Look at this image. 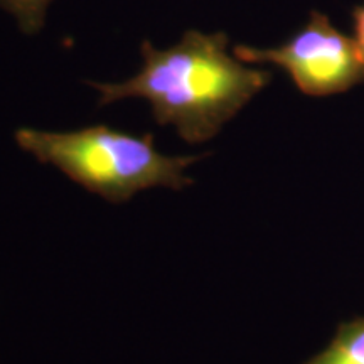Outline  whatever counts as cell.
Segmentation results:
<instances>
[{
	"instance_id": "cell-1",
	"label": "cell",
	"mask_w": 364,
	"mask_h": 364,
	"mask_svg": "<svg viewBox=\"0 0 364 364\" xmlns=\"http://www.w3.org/2000/svg\"><path fill=\"white\" fill-rule=\"evenodd\" d=\"M228 44L225 33L194 29L169 49L144 41V65L135 76L120 83L90 85L100 93V107L144 98L157 125H172L191 145L208 142L272 81V71L240 61L228 53Z\"/></svg>"
},
{
	"instance_id": "cell-2",
	"label": "cell",
	"mask_w": 364,
	"mask_h": 364,
	"mask_svg": "<svg viewBox=\"0 0 364 364\" xmlns=\"http://www.w3.org/2000/svg\"><path fill=\"white\" fill-rule=\"evenodd\" d=\"M16 142L41 164H49L90 193L122 204L150 188L181 191L193 184L184 174L204 156H164L154 135H134L108 125L73 132L19 129Z\"/></svg>"
},
{
	"instance_id": "cell-3",
	"label": "cell",
	"mask_w": 364,
	"mask_h": 364,
	"mask_svg": "<svg viewBox=\"0 0 364 364\" xmlns=\"http://www.w3.org/2000/svg\"><path fill=\"white\" fill-rule=\"evenodd\" d=\"M233 54L248 65L282 68L309 97L344 93L364 83V61L356 41L336 29L321 12H312L307 24L279 48L235 46Z\"/></svg>"
},
{
	"instance_id": "cell-4",
	"label": "cell",
	"mask_w": 364,
	"mask_h": 364,
	"mask_svg": "<svg viewBox=\"0 0 364 364\" xmlns=\"http://www.w3.org/2000/svg\"><path fill=\"white\" fill-rule=\"evenodd\" d=\"M304 364H364V317L339 324L324 351Z\"/></svg>"
},
{
	"instance_id": "cell-5",
	"label": "cell",
	"mask_w": 364,
	"mask_h": 364,
	"mask_svg": "<svg viewBox=\"0 0 364 364\" xmlns=\"http://www.w3.org/2000/svg\"><path fill=\"white\" fill-rule=\"evenodd\" d=\"M51 2L53 0H0V7L16 17L22 33L36 34L44 26L46 12Z\"/></svg>"
},
{
	"instance_id": "cell-6",
	"label": "cell",
	"mask_w": 364,
	"mask_h": 364,
	"mask_svg": "<svg viewBox=\"0 0 364 364\" xmlns=\"http://www.w3.org/2000/svg\"><path fill=\"white\" fill-rule=\"evenodd\" d=\"M353 19H354V34H356L354 41H356V46L364 61V4L354 9Z\"/></svg>"
}]
</instances>
